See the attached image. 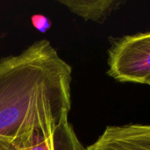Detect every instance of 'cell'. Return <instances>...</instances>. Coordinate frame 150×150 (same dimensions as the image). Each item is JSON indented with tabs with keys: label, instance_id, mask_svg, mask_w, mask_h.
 Instances as JSON below:
<instances>
[{
	"label": "cell",
	"instance_id": "obj_1",
	"mask_svg": "<svg viewBox=\"0 0 150 150\" xmlns=\"http://www.w3.org/2000/svg\"><path fill=\"white\" fill-rule=\"evenodd\" d=\"M72 68L47 40L0 60V150H18L67 121Z\"/></svg>",
	"mask_w": 150,
	"mask_h": 150
},
{
	"label": "cell",
	"instance_id": "obj_2",
	"mask_svg": "<svg viewBox=\"0 0 150 150\" xmlns=\"http://www.w3.org/2000/svg\"><path fill=\"white\" fill-rule=\"evenodd\" d=\"M107 74L120 83L148 84L150 81V32L117 40L108 52Z\"/></svg>",
	"mask_w": 150,
	"mask_h": 150
},
{
	"label": "cell",
	"instance_id": "obj_3",
	"mask_svg": "<svg viewBox=\"0 0 150 150\" xmlns=\"http://www.w3.org/2000/svg\"><path fill=\"white\" fill-rule=\"evenodd\" d=\"M86 150H150V125L107 127Z\"/></svg>",
	"mask_w": 150,
	"mask_h": 150
},
{
	"label": "cell",
	"instance_id": "obj_4",
	"mask_svg": "<svg viewBox=\"0 0 150 150\" xmlns=\"http://www.w3.org/2000/svg\"><path fill=\"white\" fill-rule=\"evenodd\" d=\"M18 150H86L78 140L69 120L61 123L55 129L35 138Z\"/></svg>",
	"mask_w": 150,
	"mask_h": 150
},
{
	"label": "cell",
	"instance_id": "obj_5",
	"mask_svg": "<svg viewBox=\"0 0 150 150\" xmlns=\"http://www.w3.org/2000/svg\"><path fill=\"white\" fill-rule=\"evenodd\" d=\"M72 13L95 22H104L124 2L118 0H57Z\"/></svg>",
	"mask_w": 150,
	"mask_h": 150
},
{
	"label": "cell",
	"instance_id": "obj_6",
	"mask_svg": "<svg viewBox=\"0 0 150 150\" xmlns=\"http://www.w3.org/2000/svg\"><path fill=\"white\" fill-rule=\"evenodd\" d=\"M33 27L40 33H46L51 27L50 20L41 14H35L31 18Z\"/></svg>",
	"mask_w": 150,
	"mask_h": 150
},
{
	"label": "cell",
	"instance_id": "obj_7",
	"mask_svg": "<svg viewBox=\"0 0 150 150\" xmlns=\"http://www.w3.org/2000/svg\"><path fill=\"white\" fill-rule=\"evenodd\" d=\"M148 85H149V86H150V81L149 82V83H148Z\"/></svg>",
	"mask_w": 150,
	"mask_h": 150
}]
</instances>
